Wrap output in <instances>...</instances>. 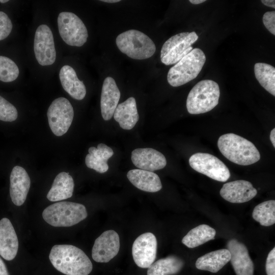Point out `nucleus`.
I'll return each instance as SVG.
<instances>
[{
  "mask_svg": "<svg viewBox=\"0 0 275 275\" xmlns=\"http://www.w3.org/2000/svg\"><path fill=\"white\" fill-rule=\"evenodd\" d=\"M49 258L53 267L66 275H88L92 263L79 248L70 244H57L51 249Z\"/></svg>",
  "mask_w": 275,
  "mask_h": 275,
  "instance_id": "obj_1",
  "label": "nucleus"
},
{
  "mask_svg": "<svg viewBox=\"0 0 275 275\" xmlns=\"http://www.w3.org/2000/svg\"><path fill=\"white\" fill-rule=\"evenodd\" d=\"M217 146L226 158L239 165H250L260 159L259 151L253 143L234 133L221 135L218 138Z\"/></svg>",
  "mask_w": 275,
  "mask_h": 275,
  "instance_id": "obj_2",
  "label": "nucleus"
},
{
  "mask_svg": "<svg viewBox=\"0 0 275 275\" xmlns=\"http://www.w3.org/2000/svg\"><path fill=\"white\" fill-rule=\"evenodd\" d=\"M88 215L86 207L79 203L60 202L47 207L42 212L44 221L56 227H67L84 220Z\"/></svg>",
  "mask_w": 275,
  "mask_h": 275,
  "instance_id": "obj_3",
  "label": "nucleus"
},
{
  "mask_svg": "<svg viewBox=\"0 0 275 275\" xmlns=\"http://www.w3.org/2000/svg\"><path fill=\"white\" fill-rule=\"evenodd\" d=\"M220 90L218 84L210 79L198 82L189 92L186 100V108L190 114L205 113L218 103Z\"/></svg>",
  "mask_w": 275,
  "mask_h": 275,
  "instance_id": "obj_4",
  "label": "nucleus"
},
{
  "mask_svg": "<svg viewBox=\"0 0 275 275\" xmlns=\"http://www.w3.org/2000/svg\"><path fill=\"white\" fill-rule=\"evenodd\" d=\"M205 61L204 52L199 48L193 49L170 69L167 75L169 84L176 87L195 79L201 71Z\"/></svg>",
  "mask_w": 275,
  "mask_h": 275,
  "instance_id": "obj_5",
  "label": "nucleus"
},
{
  "mask_svg": "<svg viewBox=\"0 0 275 275\" xmlns=\"http://www.w3.org/2000/svg\"><path fill=\"white\" fill-rule=\"evenodd\" d=\"M116 43L122 53L135 60L149 58L156 50L153 41L145 34L135 30H128L119 34Z\"/></svg>",
  "mask_w": 275,
  "mask_h": 275,
  "instance_id": "obj_6",
  "label": "nucleus"
},
{
  "mask_svg": "<svg viewBox=\"0 0 275 275\" xmlns=\"http://www.w3.org/2000/svg\"><path fill=\"white\" fill-rule=\"evenodd\" d=\"M198 39L196 32H182L175 35L163 44L160 59L162 63L170 65L177 63L193 49L192 44Z\"/></svg>",
  "mask_w": 275,
  "mask_h": 275,
  "instance_id": "obj_7",
  "label": "nucleus"
},
{
  "mask_svg": "<svg viewBox=\"0 0 275 275\" xmlns=\"http://www.w3.org/2000/svg\"><path fill=\"white\" fill-rule=\"evenodd\" d=\"M59 34L68 45L80 47L87 41L88 33L86 26L76 14L62 12L58 17Z\"/></svg>",
  "mask_w": 275,
  "mask_h": 275,
  "instance_id": "obj_8",
  "label": "nucleus"
},
{
  "mask_svg": "<svg viewBox=\"0 0 275 275\" xmlns=\"http://www.w3.org/2000/svg\"><path fill=\"white\" fill-rule=\"evenodd\" d=\"M47 116L52 133L60 136L67 132L71 125L74 117L73 108L67 99L59 97L50 104Z\"/></svg>",
  "mask_w": 275,
  "mask_h": 275,
  "instance_id": "obj_9",
  "label": "nucleus"
},
{
  "mask_svg": "<svg viewBox=\"0 0 275 275\" xmlns=\"http://www.w3.org/2000/svg\"><path fill=\"white\" fill-rule=\"evenodd\" d=\"M190 166L196 171L220 182L228 180L230 173L228 167L216 156L206 153H196L189 159Z\"/></svg>",
  "mask_w": 275,
  "mask_h": 275,
  "instance_id": "obj_10",
  "label": "nucleus"
},
{
  "mask_svg": "<svg viewBox=\"0 0 275 275\" xmlns=\"http://www.w3.org/2000/svg\"><path fill=\"white\" fill-rule=\"evenodd\" d=\"M34 50L35 58L41 66L53 64L56 59L54 39L50 28L41 24L37 29L34 37Z\"/></svg>",
  "mask_w": 275,
  "mask_h": 275,
  "instance_id": "obj_11",
  "label": "nucleus"
},
{
  "mask_svg": "<svg viewBox=\"0 0 275 275\" xmlns=\"http://www.w3.org/2000/svg\"><path fill=\"white\" fill-rule=\"evenodd\" d=\"M157 241L155 236L146 232L138 237L133 243L132 255L136 265L148 268L156 257Z\"/></svg>",
  "mask_w": 275,
  "mask_h": 275,
  "instance_id": "obj_12",
  "label": "nucleus"
},
{
  "mask_svg": "<svg viewBox=\"0 0 275 275\" xmlns=\"http://www.w3.org/2000/svg\"><path fill=\"white\" fill-rule=\"evenodd\" d=\"M120 238L114 230L103 232L94 242L92 250L93 259L99 263H107L113 259L120 250Z\"/></svg>",
  "mask_w": 275,
  "mask_h": 275,
  "instance_id": "obj_13",
  "label": "nucleus"
},
{
  "mask_svg": "<svg viewBox=\"0 0 275 275\" xmlns=\"http://www.w3.org/2000/svg\"><path fill=\"white\" fill-rule=\"evenodd\" d=\"M219 194L224 199L229 202L242 203L255 197L257 190L249 181L239 180L225 183Z\"/></svg>",
  "mask_w": 275,
  "mask_h": 275,
  "instance_id": "obj_14",
  "label": "nucleus"
},
{
  "mask_svg": "<svg viewBox=\"0 0 275 275\" xmlns=\"http://www.w3.org/2000/svg\"><path fill=\"white\" fill-rule=\"evenodd\" d=\"M228 250L230 261L236 275H253L254 264L245 245L235 239L229 240Z\"/></svg>",
  "mask_w": 275,
  "mask_h": 275,
  "instance_id": "obj_15",
  "label": "nucleus"
},
{
  "mask_svg": "<svg viewBox=\"0 0 275 275\" xmlns=\"http://www.w3.org/2000/svg\"><path fill=\"white\" fill-rule=\"evenodd\" d=\"M131 160L139 169L154 172L164 168L167 164L165 156L155 149L137 148L131 152Z\"/></svg>",
  "mask_w": 275,
  "mask_h": 275,
  "instance_id": "obj_16",
  "label": "nucleus"
},
{
  "mask_svg": "<svg viewBox=\"0 0 275 275\" xmlns=\"http://www.w3.org/2000/svg\"><path fill=\"white\" fill-rule=\"evenodd\" d=\"M31 186V180L25 170L15 166L10 174V195L12 202L20 206L25 202Z\"/></svg>",
  "mask_w": 275,
  "mask_h": 275,
  "instance_id": "obj_17",
  "label": "nucleus"
},
{
  "mask_svg": "<svg viewBox=\"0 0 275 275\" xmlns=\"http://www.w3.org/2000/svg\"><path fill=\"white\" fill-rule=\"evenodd\" d=\"M120 95L115 79L110 76L106 77L103 82L100 98L101 113L104 120L108 121L112 118Z\"/></svg>",
  "mask_w": 275,
  "mask_h": 275,
  "instance_id": "obj_18",
  "label": "nucleus"
},
{
  "mask_svg": "<svg viewBox=\"0 0 275 275\" xmlns=\"http://www.w3.org/2000/svg\"><path fill=\"white\" fill-rule=\"evenodd\" d=\"M18 249V240L14 227L7 218L0 220V255L10 261L16 257Z\"/></svg>",
  "mask_w": 275,
  "mask_h": 275,
  "instance_id": "obj_19",
  "label": "nucleus"
},
{
  "mask_svg": "<svg viewBox=\"0 0 275 275\" xmlns=\"http://www.w3.org/2000/svg\"><path fill=\"white\" fill-rule=\"evenodd\" d=\"M59 77L62 87L73 98L80 100L86 95V88L79 80L74 69L69 65H64L60 69Z\"/></svg>",
  "mask_w": 275,
  "mask_h": 275,
  "instance_id": "obj_20",
  "label": "nucleus"
},
{
  "mask_svg": "<svg viewBox=\"0 0 275 275\" xmlns=\"http://www.w3.org/2000/svg\"><path fill=\"white\" fill-rule=\"evenodd\" d=\"M127 177L135 187L143 191L155 193L162 188L159 176L153 172L133 169L128 172Z\"/></svg>",
  "mask_w": 275,
  "mask_h": 275,
  "instance_id": "obj_21",
  "label": "nucleus"
},
{
  "mask_svg": "<svg viewBox=\"0 0 275 275\" xmlns=\"http://www.w3.org/2000/svg\"><path fill=\"white\" fill-rule=\"evenodd\" d=\"M114 119L123 129H132L138 122L139 116L135 99L130 97L119 104L114 113Z\"/></svg>",
  "mask_w": 275,
  "mask_h": 275,
  "instance_id": "obj_22",
  "label": "nucleus"
},
{
  "mask_svg": "<svg viewBox=\"0 0 275 275\" xmlns=\"http://www.w3.org/2000/svg\"><path fill=\"white\" fill-rule=\"evenodd\" d=\"M88 152L85 158L87 167L100 173L106 172L108 170L107 160L114 154L112 149L104 144L100 143L97 148L90 147Z\"/></svg>",
  "mask_w": 275,
  "mask_h": 275,
  "instance_id": "obj_23",
  "label": "nucleus"
},
{
  "mask_svg": "<svg viewBox=\"0 0 275 275\" xmlns=\"http://www.w3.org/2000/svg\"><path fill=\"white\" fill-rule=\"evenodd\" d=\"M230 259L231 254L228 249H220L199 257L196 262V267L200 270L216 273L230 261Z\"/></svg>",
  "mask_w": 275,
  "mask_h": 275,
  "instance_id": "obj_24",
  "label": "nucleus"
},
{
  "mask_svg": "<svg viewBox=\"0 0 275 275\" xmlns=\"http://www.w3.org/2000/svg\"><path fill=\"white\" fill-rule=\"evenodd\" d=\"M74 181L68 173L58 174L55 177L51 187L47 194V198L51 202L59 201L72 197Z\"/></svg>",
  "mask_w": 275,
  "mask_h": 275,
  "instance_id": "obj_25",
  "label": "nucleus"
},
{
  "mask_svg": "<svg viewBox=\"0 0 275 275\" xmlns=\"http://www.w3.org/2000/svg\"><path fill=\"white\" fill-rule=\"evenodd\" d=\"M184 266L183 261L176 256H169L153 262L147 270V275H174Z\"/></svg>",
  "mask_w": 275,
  "mask_h": 275,
  "instance_id": "obj_26",
  "label": "nucleus"
},
{
  "mask_svg": "<svg viewBox=\"0 0 275 275\" xmlns=\"http://www.w3.org/2000/svg\"><path fill=\"white\" fill-rule=\"evenodd\" d=\"M216 231L206 224H202L190 230L182 239L189 248H194L214 239Z\"/></svg>",
  "mask_w": 275,
  "mask_h": 275,
  "instance_id": "obj_27",
  "label": "nucleus"
},
{
  "mask_svg": "<svg viewBox=\"0 0 275 275\" xmlns=\"http://www.w3.org/2000/svg\"><path fill=\"white\" fill-rule=\"evenodd\" d=\"M255 75L261 85L267 92L275 96V68L264 63H257L254 66Z\"/></svg>",
  "mask_w": 275,
  "mask_h": 275,
  "instance_id": "obj_28",
  "label": "nucleus"
},
{
  "mask_svg": "<svg viewBox=\"0 0 275 275\" xmlns=\"http://www.w3.org/2000/svg\"><path fill=\"white\" fill-rule=\"evenodd\" d=\"M252 216L261 226H270L275 223V201L262 202L254 209Z\"/></svg>",
  "mask_w": 275,
  "mask_h": 275,
  "instance_id": "obj_29",
  "label": "nucleus"
},
{
  "mask_svg": "<svg viewBox=\"0 0 275 275\" xmlns=\"http://www.w3.org/2000/svg\"><path fill=\"white\" fill-rule=\"evenodd\" d=\"M19 70L16 63L10 58L0 56V80L9 82L18 76Z\"/></svg>",
  "mask_w": 275,
  "mask_h": 275,
  "instance_id": "obj_30",
  "label": "nucleus"
},
{
  "mask_svg": "<svg viewBox=\"0 0 275 275\" xmlns=\"http://www.w3.org/2000/svg\"><path fill=\"white\" fill-rule=\"evenodd\" d=\"M18 117L16 107L8 101L0 96V120L13 122Z\"/></svg>",
  "mask_w": 275,
  "mask_h": 275,
  "instance_id": "obj_31",
  "label": "nucleus"
},
{
  "mask_svg": "<svg viewBox=\"0 0 275 275\" xmlns=\"http://www.w3.org/2000/svg\"><path fill=\"white\" fill-rule=\"evenodd\" d=\"M12 23L5 13L0 11V41L6 39L12 30Z\"/></svg>",
  "mask_w": 275,
  "mask_h": 275,
  "instance_id": "obj_32",
  "label": "nucleus"
},
{
  "mask_svg": "<svg viewBox=\"0 0 275 275\" xmlns=\"http://www.w3.org/2000/svg\"><path fill=\"white\" fill-rule=\"evenodd\" d=\"M263 23L270 33L275 35V11H268L264 13Z\"/></svg>",
  "mask_w": 275,
  "mask_h": 275,
  "instance_id": "obj_33",
  "label": "nucleus"
},
{
  "mask_svg": "<svg viewBox=\"0 0 275 275\" xmlns=\"http://www.w3.org/2000/svg\"><path fill=\"white\" fill-rule=\"evenodd\" d=\"M265 270L267 275H275V248H273L268 254Z\"/></svg>",
  "mask_w": 275,
  "mask_h": 275,
  "instance_id": "obj_34",
  "label": "nucleus"
},
{
  "mask_svg": "<svg viewBox=\"0 0 275 275\" xmlns=\"http://www.w3.org/2000/svg\"><path fill=\"white\" fill-rule=\"evenodd\" d=\"M0 275H9L7 267L0 257Z\"/></svg>",
  "mask_w": 275,
  "mask_h": 275,
  "instance_id": "obj_35",
  "label": "nucleus"
},
{
  "mask_svg": "<svg viewBox=\"0 0 275 275\" xmlns=\"http://www.w3.org/2000/svg\"><path fill=\"white\" fill-rule=\"evenodd\" d=\"M261 2L266 6L275 8V1L274 0H262Z\"/></svg>",
  "mask_w": 275,
  "mask_h": 275,
  "instance_id": "obj_36",
  "label": "nucleus"
},
{
  "mask_svg": "<svg viewBox=\"0 0 275 275\" xmlns=\"http://www.w3.org/2000/svg\"><path fill=\"white\" fill-rule=\"evenodd\" d=\"M275 128H273L270 133L269 138L270 140V141L271 142L273 147H275Z\"/></svg>",
  "mask_w": 275,
  "mask_h": 275,
  "instance_id": "obj_37",
  "label": "nucleus"
},
{
  "mask_svg": "<svg viewBox=\"0 0 275 275\" xmlns=\"http://www.w3.org/2000/svg\"><path fill=\"white\" fill-rule=\"evenodd\" d=\"M205 0H190L189 2L194 5H198L205 2Z\"/></svg>",
  "mask_w": 275,
  "mask_h": 275,
  "instance_id": "obj_38",
  "label": "nucleus"
},
{
  "mask_svg": "<svg viewBox=\"0 0 275 275\" xmlns=\"http://www.w3.org/2000/svg\"><path fill=\"white\" fill-rule=\"evenodd\" d=\"M102 2H105V3H117L120 2V0H102Z\"/></svg>",
  "mask_w": 275,
  "mask_h": 275,
  "instance_id": "obj_39",
  "label": "nucleus"
},
{
  "mask_svg": "<svg viewBox=\"0 0 275 275\" xmlns=\"http://www.w3.org/2000/svg\"><path fill=\"white\" fill-rule=\"evenodd\" d=\"M9 1L8 0H0V3H5L8 2Z\"/></svg>",
  "mask_w": 275,
  "mask_h": 275,
  "instance_id": "obj_40",
  "label": "nucleus"
}]
</instances>
